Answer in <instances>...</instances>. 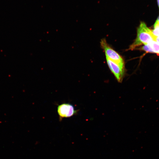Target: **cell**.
<instances>
[{
    "mask_svg": "<svg viewBox=\"0 0 159 159\" xmlns=\"http://www.w3.org/2000/svg\"><path fill=\"white\" fill-rule=\"evenodd\" d=\"M154 29L151 31L156 37H159V21L156 20L154 25Z\"/></svg>",
    "mask_w": 159,
    "mask_h": 159,
    "instance_id": "cell-6",
    "label": "cell"
},
{
    "mask_svg": "<svg viewBox=\"0 0 159 159\" xmlns=\"http://www.w3.org/2000/svg\"><path fill=\"white\" fill-rule=\"evenodd\" d=\"M147 45L153 53L159 54V42L155 41H152L148 43Z\"/></svg>",
    "mask_w": 159,
    "mask_h": 159,
    "instance_id": "cell-5",
    "label": "cell"
},
{
    "mask_svg": "<svg viewBox=\"0 0 159 159\" xmlns=\"http://www.w3.org/2000/svg\"><path fill=\"white\" fill-rule=\"evenodd\" d=\"M156 37L145 23L141 21L137 29L136 38L129 49L133 50L142 44H147L151 41H155Z\"/></svg>",
    "mask_w": 159,
    "mask_h": 159,
    "instance_id": "cell-1",
    "label": "cell"
},
{
    "mask_svg": "<svg viewBox=\"0 0 159 159\" xmlns=\"http://www.w3.org/2000/svg\"><path fill=\"white\" fill-rule=\"evenodd\" d=\"M158 5L159 9V0H157Z\"/></svg>",
    "mask_w": 159,
    "mask_h": 159,
    "instance_id": "cell-8",
    "label": "cell"
},
{
    "mask_svg": "<svg viewBox=\"0 0 159 159\" xmlns=\"http://www.w3.org/2000/svg\"><path fill=\"white\" fill-rule=\"evenodd\" d=\"M107 65L117 81L122 82L125 73V69L117 63L106 57Z\"/></svg>",
    "mask_w": 159,
    "mask_h": 159,
    "instance_id": "cell-4",
    "label": "cell"
},
{
    "mask_svg": "<svg viewBox=\"0 0 159 159\" xmlns=\"http://www.w3.org/2000/svg\"><path fill=\"white\" fill-rule=\"evenodd\" d=\"M77 111L73 105L69 103H62L57 107V113L60 119L70 117L75 115Z\"/></svg>",
    "mask_w": 159,
    "mask_h": 159,
    "instance_id": "cell-3",
    "label": "cell"
},
{
    "mask_svg": "<svg viewBox=\"0 0 159 159\" xmlns=\"http://www.w3.org/2000/svg\"><path fill=\"white\" fill-rule=\"evenodd\" d=\"M100 44L105 52L106 57L125 68L124 62L122 58L109 45L105 39H101Z\"/></svg>",
    "mask_w": 159,
    "mask_h": 159,
    "instance_id": "cell-2",
    "label": "cell"
},
{
    "mask_svg": "<svg viewBox=\"0 0 159 159\" xmlns=\"http://www.w3.org/2000/svg\"><path fill=\"white\" fill-rule=\"evenodd\" d=\"M139 49L145 51L147 52L153 53L147 44L144 45L142 47L139 48Z\"/></svg>",
    "mask_w": 159,
    "mask_h": 159,
    "instance_id": "cell-7",
    "label": "cell"
}]
</instances>
